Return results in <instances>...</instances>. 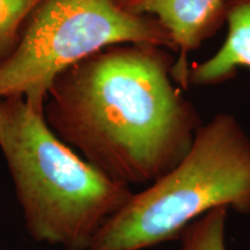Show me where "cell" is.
<instances>
[{"mask_svg": "<svg viewBox=\"0 0 250 250\" xmlns=\"http://www.w3.org/2000/svg\"><path fill=\"white\" fill-rule=\"evenodd\" d=\"M160 46L118 44L56 78L44 118L56 136L116 182H154L186 155L201 126Z\"/></svg>", "mask_w": 250, "mask_h": 250, "instance_id": "cell-1", "label": "cell"}, {"mask_svg": "<svg viewBox=\"0 0 250 250\" xmlns=\"http://www.w3.org/2000/svg\"><path fill=\"white\" fill-rule=\"evenodd\" d=\"M0 151L36 242L88 250L133 193L72 151L20 96L0 99Z\"/></svg>", "mask_w": 250, "mask_h": 250, "instance_id": "cell-2", "label": "cell"}, {"mask_svg": "<svg viewBox=\"0 0 250 250\" xmlns=\"http://www.w3.org/2000/svg\"><path fill=\"white\" fill-rule=\"evenodd\" d=\"M220 206L250 214V138L228 112L201 125L186 155L132 193L88 250H143L179 240L188 225Z\"/></svg>", "mask_w": 250, "mask_h": 250, "instance_id": "cell-3", "label": "cell"}, {"mask_svg": "<svg viewBox=\"0 0 250 250\" xmlns=\"http://www.w3.org/2000/svg\"><path fill=\"white\" fill-rule=\"evenodd\" d=\"M118 44L171 48V41L154 18L133 13L118 0H42L18 45L0 61V99L20 96L44 114L56 78Z\"/></svg>", "mask_w": 250, "mask_h": 250, "instance_id": "cell-4", "label": "cell"}, {"mask_svg": "<svg viewBox=\"0 0 250 250\" xmlns=\"http://www.w3.org/2000/svg\"><path fill=\"white\" fill-rule=\"evenodd\" d=\"M227 0H129L124 7L136 14L154 18L171 41L176 59L171 67L174 83L190 85L189 55L199 48L225 20Z\"/></svg>", "mask_w": 250, "mask_h": 250, "instance_id": "cell-5", "label": "cell"}, {"mask_svg": "<svg viewBox=\"0 0 250 250\" xmlns=\"http://www.w3.org/2000/svg\"><path fill=\"white\" fill-rule=\"evenodd\" d=\"M226 40L213 56L190 70V85H215L237 68H250V0H227Z\"/></svg>", "mask_w": 250, "mask_h": 250, "instance_id": "cell-6", "label": "cell"}, {"mask_svg": "<svg viewBox=\"0 0 250 250\" xmlns=\"http://www.w3.org/2000/svg\"><path fill=\"white\" fill-rule=\"evenodd\" d=\"M228 211L226 206L215 208L188 225L179 239L180 250H227Z\"/></svg>", "mask_w": 250, "mask_h": 250, "instance_id": "cell-7", "label": "cell"}, {"mask_svg": "<svg viewBox=\"0 0 250 250\" xmlns=\"http://www.w3.org/2000/svg\"><path fill=\"white\" fill-rule=\"evenodd\" d=\"M42 0H0V61L11 54L18 33Z\"/></svg>", "mask_w": 250, "mask_h": 250, "instance_id": "cell-8", "label": "cell"}, {"mask_svg": "<svg viewBox=\"0 0 250 250\" xmlns=\"http://www.w3.org/2000/svg\"><path fill=\"white\" fill-rule=\"evenodd\" d=\"M118 1H120V2H121V4L124 6L125 4H126V2H127V1H129V0H118Z\"/></svg>", "mask_w": 250, "mask_h": 250, "instance_id": "cell-9", "label": "cell"}]
</instances>
